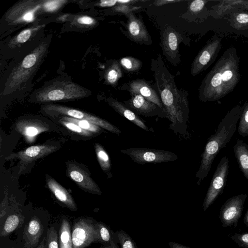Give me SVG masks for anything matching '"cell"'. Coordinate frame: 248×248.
<instances>
[{"label": "cell", "mask_w": 248, "mask_h": 248, "mask_svg": "<svg viewBox=\"0 0 248 248\" xmlns=\"http://www.w3.org/2000/svg\"><path fill=\"white\" fill-rule=\"evenodd\" d=\"M114 237L115 241L120 244L121 248H138L130 236L121 229L114 232Z\"/></svg>", "instance_id": "cell-29"}, {"label": "cell", "mask_w": 248, "mask_h": 248, "mask_svg": "<svg viewBox=\"0 0 248 248\" xmlns=\"http://www.w3.org/2000/svg\"><path fill=\"white\" fill-rule=\"evenodd\" d=\"M242 112L240 107L233 108L220 122L215 133L209 137L195 175L198 186L207 177L216 155L220 150L226 147L236 131Z\"/></svg>", "instance_id": "cell-2"}, {"label": "cell", "mask_w": 248, "mask_h": 248, "mask_svg": "<svg viewBox=\"0 0 248 248\" xmlns=\"http://www.w3.org/2000/svg\"><path fill=\"white\" fill-rule=\"evenodd\" d=\"M67 173L81 188L88 192L100 195L102 192L98 185L83 169L74 164L67 166Z\"/></svg>", "instance_id": "cell-14"}, {"label": "cell", "mask_w": 248, "mask_h": 248, "mask_svg": "<svg viewBox=\"0 0 248 248\" xmlns=\"http://www.w3.org/2000/svg\"><path fill=\"white\" fill-rule=\"evenodd\" d=\"M60 122L71 131L80 135L88 137L92 135V134H93L91 132L82 129L77 124L73 123L62 120H60Z\"/></svg>", "instance_id": "cell-33"}, {"label": "cell", "mask_w": 248, "mask_h": 248, "mask_svg": "<svg viewBox=\"0 0 248 248\" xmlns=\"http://www.w3.org/2000/svg\"><path fill=\"white\" fill-rule=\"evenodd\" d=\"M89 90L71 81H56L38 91L35 95L39 102L71 100L88 96Z\"/></svg>", "instance_id": "cell-4"}, {"label": "cell", "mask_w": 248, "mask_h": 248, "mask_svg": "<svg viewBox=\"0 0 248 248\" xmlns=\"http://www.w3.org/2000/svg\"><path fill=\"white\" fill-rule=\"evenodd\" d=\"M107 102L116 112L138 127L146 131L150 130L144 122L138 115L127 108L124 103L111 97L107 98Z\"/></svg>", "instance_id": "cell-17"}, {"label": "cell", "mask_w": 248, "mask_h": 248, "mask_svg": "<svg viewBox=\"0 0 248 248\" xmlns=\"http://www.w3.org/2000/svg\"><path fill=\"white\" fill-rule=\"evenodd\" d=\"M230 237L240 247L248 248V232L235 233Z\"/></svg>", "instance_id": "cell-34"}, {"label": "cell", "mask_w": 248, "mask_h": 248, "mask_svg": "<svg viewBox=\"0 0 248 248\" xmlns=\"http://www.w3.org/2000/svg\"><path fill=\"white\" fill-rule=\"evenodd\" d=\"M229 169V158L224 156L217 166L205 195L202 205L203 211H206L222 193L225 186Z\"/></svg>", "instance_id": "cell-8"}, {"label": "cell", "mask_w": 248, "mask_h": 248, "mask_svg": "<svg viewBox=\"0 0 248 248\" xmlns=\"http://www.w3.org/2000/svg\"><path fill=\"white\" fill-rule=\"evenodd\" d=\"M46 243L47 248H60L58 233L53 227L49 228L47 230Z\"/></svg>", "instance_id": "cell-31"}, {"label": "cell", "mask_w": 248, "mask_h": 248, "mask_svg": "<svg viewBox=\"0 0 248 248\" xmlns=\"http://www.w3.org/2000/svg\"><path fill=\"white\" fill-rule=\"evenodd\" d=\"M222 81L221 74L219 73H217L212 78L211 85L213 87H217L221 84Z\"/></svg>", "instance_id": "cell-38"}, {"label": "cell", "mask_w": 248, "mask_h": 248, "mask_svg": "<svg viewBox=\"0 0 248 248\" xmlns=\"http://www.w3.org/2000/svg\"><path fill=\"white\" fill-rule=\"evenodd\" d=\"M180 0H156L154 2V4L156 6H160L164 4H167L170 3L180 2Z\"/></svg>", "instance_id": "cell-42"}, {"label": "cell", "mask_w": 248, "mask_h": 248, "mask_svg": "<svg viewBox=\"0 0 248 248\" xmlns=\"http://www.w3.org/2000/svg\"><path fill=\"white\" fill-rule=\"evenodd\" d=\"M77 21L78 23L83 25H92L95 23L93 18L87 16H80L77 19Z\"/></svg>", "instance_id": "cell-37"}, {"label": "cell", "mask_w": 248, "mask_h": 248, "mask_svg": "<svg viewBox=\"0 0 248 248\" xmlns=\"http://www.w3.org/2000/svg\"><path fill=\"white\" fill-rule=\"evenodd\" d=\"M127 16V30L129 38L137 43L151 44V36L142 20L135 16L132 12L128 13Z\"/></svg>", "instance_id": "cell-15"}, {"label": "cell", "mask_w": 248, "mask_h": 248, "mask_svg": "<svg viewBox=\"0 0 248 248\" xmlns=\"http://www.w3.org/2000/svg\"><path fill=\"white\" fill-rule=\"evenodd\" d=\"M151 69L155 79L154 87L160 96L167 118L171 122L170 129L175 135L186 134L189 112L187 92L177 88L174 76L160 54L152 59Z\"/></svg>", "instance_id": "cell-1"}, {"label": "cell", "mask_w": 248, "mask_h": 248, "mask_svg": "<svg viewBox=\"0 0 248 248\" xmlns=\"http://www.w3.org/2000/svg\"><path fill=\"white\" fill-rule=\"evenodd\" d=\"M19 131L28 137H34L40 133L47 130L45 125L39 123L25 122L20 125Z\"/></svg>", "instance_id": "cell-26"}, {"label": "cell", "mask_w": 248, "mask_h": 248, "mask_svg": "<svg viewBox=\"0 0 248 248\" xmlns=\"http://www.w3.org/2000/svg\"><path fill=\"white\" fill-rule=\"evenodd\" d=\"M222 80L225 82L229 80L232 76V72L231 70H225L221 74Z\"/></svg>", "instance_id": "cell-41"}, {"label": "cell", "mask_w": 248, "mask_h": 248, "mask_svg": "<svg viewBox=\"0 0 248 248\" xmlns=\"http://www.w3.org/2000/svg\"><path fill=\"white\" fill-rule=\"evenodd\" d=\"M121 89L128 91L131 95L140 94L146 100L163 108L157 92L145 80L142 79L133 80L123 84Z\"/></svg>", "instance_id": "cell-13"}, {"label": "cell", "mask_w": 248, "mask_h": 248, "mask_svg": "<svg viewBox=\"0 0 248 248\" xmlns=\"http://www.w3.org/2000/svg\"><path fill=\"white\" fill-rule=\"evenodd\" d=\"M24 217L21 212L10 213L5 218L2 226L0 228V235L4 237L12 232L21 225L24 222Z\"/></svg>", "instance_id": "cell-21"}, {"label": "cell", "mask_w": 248, "mask_h": 248, "mask_svg": "<svg viewBox=\"0 0 248 248\" xmlns=\"http://www.w3.org/2000/svg\"><path fill=\"white\" fill-rule=\"evenodd\" d=\"M46 237H44L43 240L37 246V248H47L46 243Z\"/></svg>", "instance_id": "cell-45"}, {"label": "cell", "mask_w": 248, "mask_h": 248, "mask_svg": "<svg viewBox=\"0 0 248 248\" xmlns=\"http://www.w3.org/2000/svg\"><path fill=\"white\" fill-rule=\"evenodd\" d=\"M123 75L121 66L119 61H114L106 70L104 78L108 84L115 87Z\"/></svg>", "instance_id": "cell-23"}, {"label": "cell", "mask_w": 248, "mask_h": 248, "mask_svg": "<svg viewBox=\"0 0 248 248\" xmlns=\"http://www.w3.org/2000/svg\"><path fill=\"white\" fill-rule=\"evenodd\" d=\"M98 231L99 242L106 243L114 248H119L114 237V232L104 223L97 222Z\"/></svg>", "instance_id": "cell-25"}, {"label": "cell", "mask_w": 248, "mask_h": 248, "mask_svg": "<svg viewBox=\"0 0 248 248\" xmlns=\"http://www.w3.org/2000/svg\"><path fill=\"white\" fill-rule=\"evenodd\" d=\"M97 222L82 218L73 224L71 232L73 248H85L99 241Z\"/></svg>", "instance_id": "cell-7"}, {"label": "cell", "mask_w": 248, "mask_h": 248, "mask_svg": "<svg viewBox=\"0 0 248 248\" xmlns=\"http://www.w3.org/2000/svg\"><path fill=\"white\" fill-rule=\"evenodd\" d=\"M238 132L242 137L248 136V105L242 112L238 127Z\"/></svg>", "instance_id": "cell-30"}, {"label": "cell", "mask_w": 248, "mask_h": 248, "mask_svg": "<svg viewBox=\"0 0 248 248\" xmlns=\"http://www.w3.org/2000/svg\"><path fill=\"white\" fill-rule=\"evenodd\" d=\"M40 28V26L25 29L21 31L16 37V41L18 43L26 42L31 36L34 31H37Z\"/></svg>", "instance_id": "cell-35"}, {"label": "cell", "mask_w": 248, "mask_h": 248, "mask_svg": "<svg viewBox=\"0 0 248 248\" xmlns=\"http://www.w3.org/2000/svg\"><path fill=\"white\" fill-rule=\"evenodd\" d=\"M204 2V1L202 0H195L193 1L189 6V10L193 13L199 12L203 7Z\"/></svg>", "instance_id": "cell-36"}, {"label": "cell", "mask_w": 248, "mask_h": 248, "mask_svg": "<svg viewBox=\"0 0 248 248\" xmlns=\"http://www.w3.org/2000/svg\"><path fill=\"white\" fill-rule=\"evenodd\" d=\"M118 0H101L98 4L99 6L103 7H111L115 5L117 3Z\"/></svg>", "instance_id": "cell-40"}, {"label": "cell", "mask_w": 248, "mask_h": 248, "mask_svg": "<svg viewBox=\"0 0 248 248\" xmlns=\"http://www.w3.org/2000/svg\"><path fill=\"white\" fill-rule=\"evenodd\" d=\"M120 151L128 155L134 162L142 165L173 161L178 158L175 154L163 150L132 148L121 149Z\"/></svg>", "instance_id": "cell-6"}, {"label": "cell", "mask_w": 248, "mask_h": 248, "mask_svg": "<svg viewBox=\"0 0 248 248\" xmlns=\"http://www.w3.org/2000/svg\"><path fill=\"white\" fill-rule=\"evenodd\" d=\"M47 47L46 43H41L13 70L5 84L3 93L15 91L27 80L41 62Z\"/></svg>", "instance_id": "cell-3"}, {"label": "cell", "mask_w": 248, "mask_h": 248, "mask_svg": "<svg viewBox=\"0 0 248 248\" xmlns=\"http://www.w3.org/2000/svg\"><path fill=\"white\" fill-rule=\"evenodd\" d=\"M43 232L44 227L40 220L35 216L32 217L24 229V248H35L37 247Z\"/></svg>", "instance_id": "cell-16"}, {"label": "cell", "mask_w": 248, "mask_h": 248, "mask_svg": "<svg viewBox=\"0 0 248 248\" xmlns=\"http://www.w3.org/2000/svg\"><path fill=\"white\" fill-rule=\"evenodd\" d=\"M47 112L65 115L73 118L86 120L113 134L120 135V129L108 122L78 109L57 104H49L44 107Z\"/></svg>", "instance_id": "cell-5"}, {"label": "cell", "mask_w": 248, "mask_h": 248, "mask_svg": "<svg viewBox=\"0 0 248 248\" xmlns=\"http://www.w3.org/2000/svg\"><path fill=\"white\" fill-rule=\"evenodd\" d=\"M124 104L137 115L145 117L158 116L167 118L163 108L146 100L140 94L131 95V98L124 101Z\"/></svg>", "instance_id": "cell-12"}, {"label": "cell", "mask_w": 248, "mask_h": 248, "mask_svg": "<svg viewBox=\"0 0 248 248\" xmlns=\"http://www.w3.org/2000/svg\"><path fill=\"white\" fill-rule=\"evenodd\" d=\"M130 7L127 4H119V5L115 7L114 10L118 12H122L126 13V15L130 13Z\"/></svg>", "instance_id": "cell-39"}, {"label": "cell", "mask_w": 248, "mask_h": 248, "mask_svg": "<svg viewBox=\"0 0 248 248\" xmlns=\"http://www.w3.org/2000/svg\"><path fill=\"white\" fill-rule=\"evenodd\" d=\"M238 22L241 23L248 22V15L246 14H239L236 17Z\"/></svg>", "instance_id": "cell-43"}, {"label": "cell", "mask_w": 248, "mask_h": 248, "mask_svg": "<svg viewBox=\"0 0 248 248\" xmlns=\"http://www.w3.org/2000/svg\"><path fill=\"white\" fill-rule=\"evenodd\" d=\"M46 183L49 190L59 201L69 209L73 211L77 210V207L74 199L66 189L50 177H47Z\"/></svg>", "instance_id": "cell-18"}, {"label": "cell", "mask_w": 248, "mask_h": 248, "mask_svg": "<svg viewBox=\"0 0 248 248\" xmlns=\"http://www.w3.org/2000/svg\"><path fill=\"white\" fill-rule=\"evenodd\" d=\"M169 246L170 248H190L188 247L184 246L182 244H179L174 242H169Z\"/></svg>", "instance_id": "cell-44"}, {"label": "cell", "mask_w": 248, "mask_h": 248, "mask_svg": "<svg viewBox=\"0 0 248 248\" xmlns=\"http://www.w3.org/2000/svg\"><path fill=\"white\" fill-rule=\"evenodd\" d=\"M244 223L247 227H248V207L245 213L244 219Z\"/></svg>", "instance_id": "cell-46"}, {"label": "cell", "mask_w": 248, "mask_h": 248, "mask_svg": "<svg viewBox=\"0 0 248 248\" xmlns=\"http://www.w3.org/2000/svg\"><path fill=\"white\" fill-rule=\"evenodd\" d=\"M59 244L60 248H73L70 225L66 219H63L61 224Z\"/></svg>", "instance_id": "cell-22"}, {"label": "cell", "mask_w": 248, "mask_h": 248, "mask_svg": "<svg viewBox=\"0 0 248 248\" xmlns=\"http://www.w3.org/2000/svg\"><path fill=\"white\" fill-rule=\"evenodd\" d=\"M247 194H240L228 199L221 206L219 218L223 227L236 228L242 216Z\"/></svg>", "instance_id": "cell-10"}, {"label": "cell", "mask_w": 248, "mask_h": 248, "mask_svg": "<svg viewBox=\"0 0 248 248\" xmlns=\"http://www.w3.org/2000/svg\"><path fill=\"white\" fill-rule=\"evenodd\" d=\"M67 1L63 0H50L43 1L42 6L43 9L48 12H53L57 11L62 5L66 3Z\"/></svg>", "instance_id": "cell-32"}, {"label": "cell", "mask_w": 248, "mask_h": 248, "mask_svg": "<svg viewBox=\"0 0 248 248\" xmlns=\"http://www.w3.org/2000/svg\"><path fill=\"white\" fill-rule=\"evenodd\" d=\"M60 120L73 123L82 129L92 133H98L101 130V127L86 120H79L68 116H62Z\"/></svg>", "instance_id": "cell-28"}, {"label": "cell", "mask_w": 248, "mask_h": 248, "mask_svg": "<svg viewBox=\"0 0 248 248\" xmlns=\"http://www.w3.org/2000/svg\"><path fill=\"white\" fill-rule=\"evenodd\" d=\"M233 150L239 168L248 180V145L243 140L238 139Z\"/></svg>", "instance_id": "cell-20"}, {"label": "cell", "mask_w": 248, "mask_h": 248, "mask_svg": "<svg viewBox=\"0 0 248 248\" xmlns=\"http://www.w3.org/2000/svg\"><path fill=\"white\" fill-rule=\"evenodd\" d=\"M94 147L97 158L101 168L107 174L108 178L111 177V164L109 155L99 143H96Z\"/></svg>", "instance_id": "cell-24"}, {"label": "cell", "mask_w": 248, "mask_h": 248, "mask_svg": "<svg viewBox=\"0 0 248 248\" xmlns=\"http://www.w3.org/2000/svg\"><path fill=\"white\" fill-rule=\"evenodd\" d=\"M119 62L121 67L127 72H137L142 66V62L140 60L132 57L121 58Z\"/></svg>", "instance_id": "cell-27"}, {"label": "cell", "mask_w": 248, "mask_h": 248, "mask_svg": "<svg viewBox=\"0 0 248 248\" xmlns=\"http://www.w3.org/2000/svg\"><path fill=\"white\" fill-rule=\"evenodd\" d=\"M41 1L28 0L17 4L9 10L5 16L11 23H28L35 19V13L41 8Z\"/></svg>", "instance_id": "cell-11"}, {"label": "cell", "mask_w": 248, "mask_h": 248, "mask_svg": "<svg viewBox=\"0 0 248 248\" xmlns=\"http://www.w3.org/2000/svg\"><path fill=\"white\" fill-rule=\"evenodd\" d=\"M57 148V147L50 145L31 146L18 153L17 157L23 162H30L45 156L54 151Z\"/></svg>", "instance_id": "cell-19"}, {"label": "cell", "mask_w": 248, "mask_h": 248, "mask_svg": "<svg viewBox=\"0 0 248 248\" xmlns=\"http://www.w3.org/2000/svg\"><path fill=\"white\" fill-rule=\"evenodd\" d=\"M104 248H114L111 246L107 245V246L105 247Z\"/></svg>", "instance_id": "cell-47"}, {"label": "cell", "mask_w": 248, "mask_h": 248, "mask_svg": "<svg viewBox=\"0 0 248 248\" xmlns=\"http://www.w3.org/2000/svg\"><path fill=\"white\" fill-rule=\"evenodd\" d=\"M161 46L163 55L174 66L181 62L179 46L184 38L179 32L170 26H165L161 32Z\"/></svg>", "instance_id": "cell-9"}]
</instances>
